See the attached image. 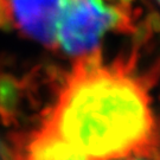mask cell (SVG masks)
Segmentation results:
<instances>
[{
  "label": "cell",
  "instance_id": "cell-3",
  "mask_svg": "<svg viewBox=\"0 0 160 160\" xmlns=\"http://www.w3.org/2000/svg\"><path fill=\"white\" fill-rule=\"evenodd\" d=\"M10 17L22 32L46 46L56 45L62 0H7Z\"/></svg>",
  "mask_w": 160,
  "mask_h": 160
},
{
  "label": "cell",
  "instance_id": "cell-6",
  "mask_svg": "<svg viewBox=\"0 0 160 160\" xmlns=\"http://www.w3.org/2000/svg\"><path fill=\"white\" fill-rule=\"evenodd\" d=\"M121 160H157V155H132Z\"/></svg>",
  "mask_w": 160,
  "mask_h": 160
},
{
  "label": "cell",
  "instance_id": "cell-1",
  "mask_svg": "<svg viewBox=\"0 0 160 160\" xmlns=\"http://www.w3.org/2000/svg\"><path fill=\"white\" fill-rule=\"evenodd\" d=\"M89 160L157 155L147 88L126 63L84 55L69 74L42 123Z\"/></svg>",
  "mask_w": 160,
  "mask_h": 160
},
{
  "label": "cell",
  "instance_id": "cell-5",
  "mask_svg": "<svg viewBox=\"0 0 160 160\" xmlns=\"http://www.w3.org/2000/svg\"><path fill=\"white\" fill-rule=\"evenodd\" d=\"M0 160H11L10 152L6 147V145L0 140Z\"/></svg>",
  "mask_w": 160,
  "mask_h": 160
},
{
  "label": "cell",
  "instance_id": "cell-7",
  "mask_svg": "<svg viewBox=\"0 0 160 160\" xmlns=\"http://www.w3.org/2000/svg\"><path fill=\"white\" fill-rule=\"evenodd\" d=\"M121 1H122V2H125V4H127V2H131L132 0H121Z\"/></svg>",
  "mask_w": 160,
  "mask_h": 160
},
{
  "label": "cell",
  "instance_id": "cell-2",
  "mask_svg": "<svg viewBox=\"0 0 160 160\" xmlns=\"http://www.w3.org/2000/svg\"><path fill=\"white\" fill-rule=\"evenodd\" d=\"M126 17L123 7L106 5L103 0H62L56 45L69 55H89L108 31L125 24Z\"/></svg>",
  "mask_w": 160,
  "mask_h": 160
},
{
  "label": "cell",
  "instance_id": "cell-4",
  "mask_svg": "<svg viewBox=\"0 0 160 160\" xmlns=\"http://www.w3.org/2000/svg\"><path fill=\"white\" fill-rule=\"evenodd\" d=\"M23 160H89L45 126L34 132L26 143Z\"/></svg>",
  "mask_w": 160,
  "mask_h": 160
}]
</instances>
